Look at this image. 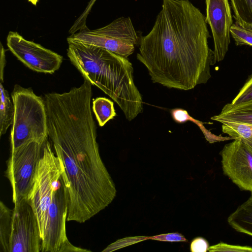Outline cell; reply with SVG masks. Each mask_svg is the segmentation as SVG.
<instances>
[{
	"mask_svg": "<svg viewBox=\"0 0 252 252\" xmlns=\"http://www.w3.org/2000/svg\"><path fill=\"white\" fill-rule=\"evenodd\" d=\"M234 140L220 153L223 173L241 189L252 193V141Z\"/></svg>",
	"mask_w": 252,
	"mask_h": 252,
	"instance_id": "obj_11",
	"label": "cell"
},
{
	"mask_svg": "<svg viewBox=\"0 0 252 252\" xmlns=\"http://www.w3.org/2000/svg\"><path fill=\"white\" fill-rule=\"evenodd\" d=\"M12 209L2 201L0 203V248L1 252H9V241Z\"/></svg>",
	"mask_w": 252,
	"mask_h": 252,
	"instance_id": "obj_17",
	"label": "cell"
},
{
	"mask_svg": "<svg viewBox=\"0 0 252 252\" xmlns=\"http://www.w3.org/2000/svg\"><path fill=\"white\" fill-rule=\"evenodd\" d=\"M96 1V0H90L84 10L70 27L68 31L69 33L72 34L82 31L89 30L86 25L87 18Z\"/></svg>",
	"mask_w": 252,
	"mask_h": 252,
	"instance_id": "obj_21",
	"label": "cell"
},
{
	"mask_svg": "<svg viewBox=\"0 0 252 252\" xmlns=\"http://www.w3.org/2000/svg\"><path fill=\"white\" fill-rule=\"evenodd\" d=\"M209 243L204 238L198 237L191 242L190 250L192 252H206L208 251Z\"/></svg>",
	"mask_w": 252,
	"mask_h": 252,
	"instance_id": "obj_25",
	"label": "cell"
},
{
	"mask_svg": "<svg viewBox=\"0 0 252 252\" xmlns=\"http://www.w3.org/2000/svg\"><path fill=\"white\" fill-rule=\"evenodd\" d=\"M28 1L32 3L33 5H36L38 0H28Z\"/></svg>",
	"mask_w": 252,
	"mask_h": 252,
	"instance_id": "obj_27",
	"label": "cell"
},
{
	"mask_svg": "<svg viewBox=\"0 0 252 252\" xmlns=\"http://www.w3.org/2000/svg\"><path fill=\"white\" fill-rule=\"evenodd\" d=\"M9 252H41L42 238L37 218L27 199L12 209Z\"/></svg>",
	"mask_w": 252,
	"mask_h": 252,
	"instance_id": "obj_9",
	"label": "cell"
},
{
	"mask_svg": "<svg viewBox=\"0 0 252 252\" xmlns=\"http://www.w3.org/2000/svg\"><path fill=\"white\" fill-rule=\"evenodd\" d=\"M92 109L100 126H104L117 115L113 102L104 97L94 99Z\"/></svg>",
	"mask_w": 252,
	"mask_h": 252,
	"instance_id": "obj_16",
	"label": "cell"
},
{
	"mask_svg": "<svg viewBox=\"0 0 252 252\" xmlns=\"http://www.w3.org/2000/svg\"><path fill=\"white\" fill-rule=\"evenodd\" d=\"M211 119L221 123L233 122L252 125V99L235 105L227 103L219 114Z\"/></svg>",
	"mask_w": 252,
	"mask_h": 252,
	"instance_id": "obj_13",
	"label": "cell"
},
{
	"mask_svg": "<svg viewBox=\"0 0 252 252\" xmlns=\"http://www.w3.org/2000/svg\"><path fill=\"white\" fill-rule=\"evenodd\" d=\"M208 251L214 252H252V247L229 245L220 242L215 245L209 247Z\"/></svg>",
	"mask_w": 252,
	"mask_h": 252,
	"instance_id": "obj_23",
	"label": "cell"
},
{
	"mask_svg": "<svg viewBox=\"0 0 252 252\" xmlns=\"http://www.w3.org/2000/svg\"><path fill=\"white\" fill-rule=\"evenodd\" d=\"M5 50L0 43V77H3L4 68L5 65Z\"/></svg>",
	"mask_w": 252,
	"mask_h": 252,
	"instance_id": "obj_26",
	"label": "cell"
},
{
	"mask_svg": "<svg viewBox=\"0 0 252 252\" xmlns=\"http://www.w3.org/2000/svg\"><path fill=\"white\" fill-rule=\"evenodd\" d=\"M0 83V136L4 134L12 124L14 107L8 91Z\"/></svg>",
	"mask_w": 252,
	"mask_h": 252,
	"instance_id": "obj_15",
	"label": "cell"
},
{
	"mask_svg": "<svg viewBox=\"0 0 252 252\" xmlns=\"http://www.w3.org/2000/svg\"><path fill=\"white\" fill-rule=\"evenodd\" d=\"M252 99V76L245 83L237 95L231 102L235 105L249 101Z\"/></svg>",
	"mask_w": 252,
	"mask_h": 252,
	"instance_id": "obj_22",
	"label": "cell"
},
{
	"mask_svg": "<svg viewBox=\"0 0 252 252\" xmlns=\"http://www.w3.org/2000/svg\"><path fill=\"white\" fill-rule=\"evenodd\" d=\"M63 173L62 161L55 156L47 140L36 167L32 190L27 198L37 218L42 239L54 191Z\"/></svg>",
	"mask_w": 252,
	"mask_h": 252,
	"instance_id": "obj_5",
	"label": "cell"
},
{
	"mask_svg": "<svg viewBox=\"0 0 252 252\" xmlns=\"http://www.w3.org/2000/svg\"><path fill=\"white\" fill-rule=\"evenodd\" d=\"M223 133L233 139L241 138L252 141V125L233 122L221 123Z\"/></svg>",
	"mask_w": 252,
	"mask_h": 252,
	"instance_id": "obj_19",
	"label": "cell"
},
{
	"mask_svg": "<svg viewBox=\"0 0 252 252\" xmlns=\"http://www.w3.org/2000/svg\"><path fill=\"white\" fill-rule=\"evenodd\" d=\"M67 55L85 80L119 105L130 121L143 111L142 95L133 79L132 63L125 57L99 47L67 41Z\"/></svg>",
	"mask_w": 252,
	"mask_h": 252,
	"instance_id": "obj_3",
	"label": "cell"
},
{
	"mask_svg": "<svg viewBox=\"0 0 252 252\" xmlns=\"http://www.w3.org/2000/svg\"><path fill=\"white\" fill-rule=\"evenodd\" d=\"M140 37L130 17H121L102 28L72 34L67 41L99 47L127 58L134 52Z\"/></svg>",
	"mask_w": 252,
	"mask_h": 252,
	"instance_id": "obj_6",
	"label": "cell"
},
{
	"mask_svg": "<svg viewBox=\"0 0 252 252\" xmlns=\"http://www.w3.org/2000/svg\"><path fill=\"white\" fill-rule=\"evenodd\" d=\"M69 195L62 175L54 191L49 208L45 228L42 239L41 252H79L72 245L66 233Z\"/></svg>",
	"mask_w": 252,
	"mask_h": 252,
	"instance_id": "obj_8",
	"label": "cell"
},
{
	"mask_svg": "<svg viewBox=\"0 0 252 252\" xmlns=\"http://www.w3.org/2000/svg\"><path fill=\"white\" fill-rule=\"evenodd\" d=\"M206 21L211 28L216 62L223 60L230 43L232 16L228 0H205Z\"/></svg>",
	"mask_w": 252,
	"mask_h": 252,
	"instance_id": "obj_12",
	"label": "cell"
},
{
	"mask_svg": "<svg viewBox=\"0 0 252 252\" xmlns=\"http://www.w3.org/2000/svg\"><path fill=\"white\" fill-rule=\"evenodd\" d=\"M227 221L237 231L252 236V195L228 217Z\"/></svg>",
	"mask_w": 252,
	"mask_h": 252,
	"instance_id": "obj_14",
	"label": "cell"
},
{
	"mask_svg": "<svg viewBox=\"0 0 252 252\" xmlns=\"http://www.w3.org/2000/svg\"><path fill=\"white\" fill-rule=\"evenodd\" d=\"M236 22L241 26L252 25V0H230Z\"/></svg>",
	"mask_w": 252,
	"mask_h": 252,
	"instance_id": "obj_18",
	"label": "cell"
},
{
	"mask_svg": "<svg viewBox=\"0 0 252 252\" xmlns=\"http://www.w3.org/2000/svg\"><path fill=\"white\" fill-rule=\"evenodd\" d=\"M92 84L44 94L48 137L63 166L68 192L67 221L84 223L116 196L115 184L100 156L91 109Z\"/></svg>",
	"mask_w": 252,
	"mask_h": 252,
	"instance_id": "obj_1",
	"label": "cell"
},
{
	"mask_svg": "<svg viewBox=\"0 0 252 252\" xmlns=\"http://www.w3.org/2000/svg\"><path fill=\"white\" fill-rule=\"evenodd\" d=\"M230 34L236 45L252 46V25L243 26L235 22L231 27Z\"/></svg>",
	"mask_w": 252,
	"mask_h": 252,
	"instance_id": "obj_20",
	"label": "cell"
},
{
	"mask_svg": "<svg viewBox=\"0 0 252 252\" xmlns=\"http://www.w3.org/2000/svg\"><path fill=\"white\" fill-rule=\"evenodd\" d=\"M6 45L20 61L37 72L53 74L60 68L63 62L62 56L26 39L16 32H9Z\"/></svg>",
	"mask_w": 252,
	"mask_h": 252,
	"instance_id": "obj_10",
	"label": "cell"
},
{
	"mask_svg": "<svg viewBox=\"0 0 252 252\" xmlns=\"http://www.w3.org/2000/svg\"><path fill=\"white\" fill-rule=\"evenodd\" d=\"M14 114L10 131V151L32 141L48 140L47 120L43 98L31 88L16 84L11 93Z\"/></svg>",
	"mask_w": 252,
	"mask_h": 252,
	"instance_id": "obj_4",
	"label": "cell"
},
{
	"mask_svg": "<svg viewBox=\"0 0 252 252\" xmlns=\"http://www.w3.org/2000/svg\"><path fill=\"white\" fill-rule=\"evenodd\" d=\"M210 36L205 16L189 0H162L152 30L140 36L137 59L153 83L189 90L211 77Z\"/></svg>",
	"mask_w": 252,
	"mask_h": 252,
	"instance_id": "obj_2",
	"label": "cell"
},
{
	"mask_svg": "<svg viewBox=\"0 0 252 252\" xmlns=\"http://www.w3.org/2000/svg\"><path fill=\"white\" fill-rule=\"evenodd\" d=\"M148 239L169 242H187L188 240L184 236L178 232L160 234L153 237H148Z\"/></svg>",
	"mask_w": 252,
	"mask_h": 252,
	"instance_id": "obj_24",
	"label": "cell"
},
{
	"mask_svg": "<svg viewBox=\"0 0 252 252\" xmlns=\"http://www.w3.org/2000/svg\"><path fill=\"white\" fill-rule=\"evenodd\" d=\"M45 142L32 141L10 151L5 175L11 186L14 204L28 198Z\"/></svg>",
	"mask_w": 252,
	"mask_h": 252,
	"instance_id": "obj_7",
	"label": "cell"
}]
</instances>
